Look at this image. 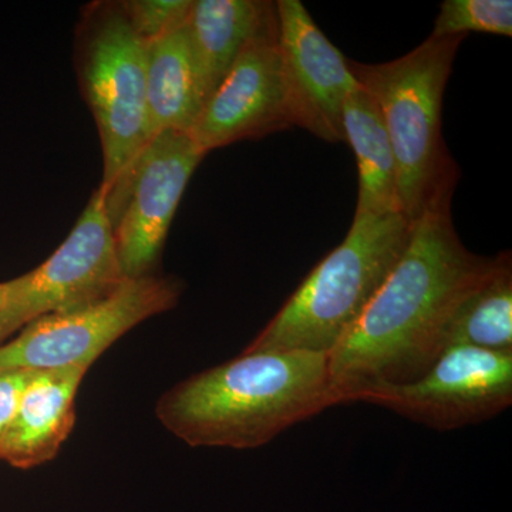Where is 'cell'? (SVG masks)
<instances>
[{
    "label": "cell",
    "mask_w": 512,
    "mask_h": 512,
    "mask_svg": "<svg viewBox=\"0 0 512 512\" xmlns=\"http://www.w3.org/2000/svg\"><path fill=\"white\" fill-rule=\"evenodd\" d=\"M345 143L355 151L359 192L355 217L400 211L397 165L382 113L362 87L349 94L343 106Z\"/></svg>",
    "instance_id": "cell-15"
},
{
    "label": "cell",
    "mask_w": 512,
    "mask_h": 512,
    "mask_svg": "<svg viewBox=\"0 0 512 512\" xmlns=\"http://www.w3.org/2000/svg\"><path fill=\"white\" fill-rule=\"evenodd\" d=\"M181 286L171 278L128 279L103 301L33 320L0 343V372L89 370L127 332L178 303Z\"/></svg>",
    "instance_id": "cell-6"
},
{
    "label": "cell",
    "mask_w": 512,
    "mask_h": 512,
    "mask_svg": "<svg viewBox=\"0 0 512 512\" xmlns=\"http://www.w3.org/2000/svg\"><path fill=\"white\" fill-rule=\"evenodd\" d=\"M77 72L99 130L107 187L146 146L147 42L134 32L119 3L84 12L77 30Z\"/></svg>",
    "instance_id": "cell-5"
},
{
    "label": "cell",
    "mask_w": 512,
    "mask_h": 512,
    "mask_svg": "<svg viewBox=\"0 0 512 512\" xmlns=\"http://www.w3.org/2000/svg\"><path fill=\"white\" fill-rule=\"evenodd\" d=\"M89 370H39L30 376L13 416L0 461L30 470L55 460L76 423V397Z\"/></svg>",
    "instance_id": "cell-12"
},
{
    "label": "cell",
    "mask_w": 512,
    "mask_h": 512,
    "mask_svg": "<svg viewBox=\"0 0 512 512\" xmlns=\"http://www.w3.org/2000/svg\"><path fill=\"white\" fill-rule=\"evenodd\" d=\"M0 303H2V282H0Z\"/></svg>",
    "instance_id": "cell-20"
},
{
    "label": "cell",
    "mask_w": 512,
    "mask_h": 512,
    "mask_svg": "<svg viewBox=\"0 0 512 512\" xmlns=\"http://www.w3.org/2000/svg\"><path fill=\"white\" fill-rule=\"evenodd\" d=\"M466 37L430 36L387 63L348 59L350 72L382 113L396 158L400 211L410 222L451 202L460 178L441 133V113L454 59Z\"/></svg>",
    "instance_id": "cell-3"
},
{
    "label": "cell",
    "mask_w": 512,
    "mask_h": 512,
    "mask_svg": "<svg viewBox=\"0 0 512 512\" xmlns=\"http://www.w3.org/2000/svg\"><path fill=\"white\" fill-rule=\"evenodd\" d=\"M207 154L188 133L164 131L104 191L117 255L127 279L153 275L192 174Z\"/></svg>",
    "instance_id": "cell-8"
},
{
    "label": "cell",
    "mask_w": 512,
    "mask_h": 512,
    "mask_svg": "<svg viewBox=\"0 0 512 512\" xmlns=\"http://www.w3.org/2000/svg\"><path fill=\"white\" fill-rule=\"evenodd\" d=\"M276 20V6L261 0H192L187 28L205 106L242 50Z\"/></svg>",
    "instance_id": "cell-13"
},
{
    "label": "cell",
    "mask_w": 512,
    "mask_h": 512,
    "mask_svg": "<svg viewBox=\"0 0 512 512\" xmlns=\"http://www.w3.org/2000/svg\"><path fill=\"white\" fill-rule=\"evenodd\" d=\"M414 222L402 212L355 217L348 235L244 349L329 355L403 254Z\"/></svg>",
    "instance_id": "cell-4"
},
{
    "label": "cell",
    "mask_w": 512,
    "mask_h": 512,
    "mask_svg": "<svg viewBox=\"0 0 512 512\" xmlns=\"http://www.w3.org/2000/svg\"><path fill=\"white\" fill-rule=\"evenodd\" d=\"M120 5L134 32L151 42L187 22L192 0H128Z\"/></svg>",
    "instance_id": "cell-18"
},
{
    "label": "cell",
    "mask_w": 512,
    "mask_h": 512,
    "mask_svg": "<svg viewBox=\"0 0 512 512\" xmlns=\"http://www.w3.org/2000/svg\"><path fill=\"white\" fill-rule=\"evenodd\" d=\"M32 373L29 370L0 372V450H2L6 431H8L16 409H18L20 396H22Z\"/></svg>",
    "instance_id": "cell-19"
},
{
    "label": "cell",
    "mask_w": 512,
    "mask_h": 512,
    "mask_svg": "<svg viewBox=\"0 0 512 512\" xmlns=\"http://www.w3.org/2000/svg\"><path fill=\"white\" fill-rule=\"evenodd\" d=\"M451 346L512 352V258L500 252L451 309L443 352Z\"/></svg>",
    "instance_id": "cell-16"
},
{
    "label": "cell",
    "mask_w": 512,
    "mask_h": 512,
    "mask_svg": "<svg viewBox=\"0 0 512 512\" xmlns=\"http://www.w3.org/2000/svg\"><path fill=\"white\" fill-rule=\"evenodd\" d=\"M293 126L328 143H345L343 106L359 83L348 59L326 37L299 0L275 2Z\"/></svg>",
    "instance_id": "cell-11"
},
{
    "label": "cell",
    "mask_w": 512,
    "mask_h": 512,
    "mask_svg": "<svg viewBox=\"0 0 512 512\" xmlns=\"http://www.w3.org/2000/svg\"><path fill=\"white\" fill-rule=\"evenodd\" d=\"M369 403L437 431L494 419L512 404V352L451 346L413 382L356 394Z\"/></svg>",
    "instance_id": "cell-9"
},
{
    "label": "cell",
    "mask_w": 512,
    "mask_h": 512,
    "mask_svg": "<svg viewBox=\"0 0 512 512\" xmlns=\"http://www.w3.org/2000/svg\"><path fill=\"white\" fill-rule=\"evenodd\" d=\"M491 258L468 251L451 218V202L414 221L396 265L355 325L329 353L336 406L377 386L413 382L443 353L448 315Z\"/></svg>",
    "instance_id": "cell-1"
},
{
    "label": "cell",
    "mask_w": 512,
    "mask_h": 512,
    "mask_svg": "<svg viewBox=\"0 0 512 512\" xmlns=\"http://www.w3.org/2000/svg\"><path fill=\"white\" fill-rule=\"evenodd\" d=\"M335 406L329 355L242 352L175 384L156 414L188 446L252 450Z\"/></svg>",
    "instance_id": "cell-2"
},
{
    "label": "cell",
    "mask_w": 512,
    "mask_h": 512,
    "mask_svg": "<svg viewBox=\"0 0 512 512\" xmlns=\"http://www.w3.org/2000/svg\"><path fill=\"white\" fill-rule=\"evenodd\" d=\"M185 23L147 42V123L150 138L164 131L188 133L202 110L197 70Z\"/></svg>",
    "instance_id": "cell-14"
},
{
    "label": "cell",
    "mask_w": 512,
    "mask_h": 512,
    "mask_svg": "<svg viewBox=\"0 0 512 512\" xmlns=\"http://www.w3.org/2000/svg\"><path fill=\"white\" fill-rule=\"evenodd\" d=\"M126 281L99 187L63 244L42 265L2 282L0 343L42 316L103 301Z\"/></svg>",
    "instance_id": "cell-7"
},
{
    "label": "cell",
    "mask_w": 512,
    "mask_h": 512,
    "mask_svg": "<svg viewBox=\"0 0 512 512\" xmlns=\"http://www.w3.org/2000/svg\"><path fill=\"white\" fill-rule=\"evenodd\" d=\"M292 127L276 18L242 50L188 134L208 154Z\"/></svg>",
    "instance_id": "cell-10"
},
{
    "label": "cell",
    "mask_w": 512,
    "mask_h": 512,
    "mask_svg": "<svg viewBox=\"0 0 512 512\" xmlns=\"http://www.w3.org/2000/svg\"><path fill=\"white\" fill-rule=\"evenodd\" d=\"M470 32L511 37V0H446L441 3L430 36H467Z\"/></svg>",
    "instance_id": "cell-17"
}]
</instances>
